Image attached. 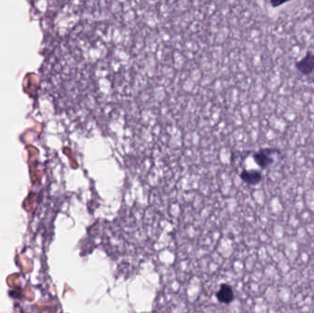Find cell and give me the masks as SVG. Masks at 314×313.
Masks as SVG:
<instances>
[{"label":"cell","mask_w":314,"mask_h":313,"mask_svg":"<svg viewBox=\"0 0 314 313\" xmlns=\"http://www.w3.org/2000/svg\"><path fill=\"white\" fill-rule=\"evenodd\" d=\"M253 158L255 163L262 169H268L280 161L282 153L275 147H266L257 151Z\"/></svg>","instance_id":"cell-1"},{"label":"cell","mask_w":314,"mask_h":313,"mask_svg":"<svg viewBox=\"0 0 314 313\" xmlns=\"http://www.w3.org/2000/svg\"><path fill=\"white\" fill-rule=\"evenodd\" d=\"M298 72L303 76H309L314 72V53L309 51L302 58L295 64Z\"/></svg>","instance_id":"cell-2"},{"label":"cell","mask_w":314,"mask_h":313,"mask_svg":"<svg viewBox=\"0 0 314 313\" xmlns=\"http://www.w3.org/2000/svg\"><path fill=\"white\" fill-rule=\"evenodd\" d=\"M240 177L243 182L250 186H255L261 182L263 179L261 172L258 170H243L240 174Z\"/></svg>","instance_id":"cell-3"},{"label":"cell","mask_w":314,"mask_h":313,"mask_svg":"<svg viewBox=\"0 0 314 313\" xmlns=\"http://www.w3.org/2000/svg\"><path fill=\"white\" fill-rule=\"evenodd\" d=\"M216 298L221 303L230 304L235 299V292L230 285L223 284L216 293Z\"/></svg>","instance_id":"cell-4"},{"label":"cell","mask_w":314,"mask_h":313,"mask_svg":"<svg viewBox=\"0 0 314 313\" xmlns=\"http://www.w3.org/2000/svg\"><path fill=\"white\" fill-rule=\"evenodd\" d=\"M287 3V1H271L270 2V4H271V6L273 7H279V6H282V5H284V4H286Z\"/></svg>","instance_id":"cell-5"}]
</instances>
